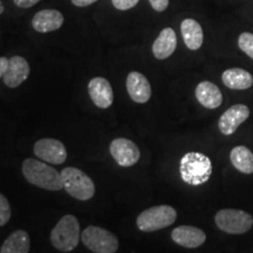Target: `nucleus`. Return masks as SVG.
<instances>
[{"label":"nucleus","mask_w":253,"mask_h":253,"mask_svg":"<svg viewBox=\"0 0 253 253\" xmlns=\"http://www.w3.org/2000/svg\"><path fill=\"white\" fill-rule=\"evenodd\" d=\"M23 175L31 184L43 190L59 191L63 188L61 172L34 158H27L24 161Z\"/></svg>","instance_id":"f257e3e1"},{"label":"nucleus","mask_w":253,"mask_h":253,"mask_svg":"<svg viewBox=\"0 0 253 253\" xmlns=\"http://www.w3.org/2000/svg\"><path fill=\"white\" fill-rule=\"evenodd\" d=\"M179 173L186 184L192 186L202 185L211 177L212 163L207 155L191 151L182 157Z\"/></svg>","instance_id":"f03ea898"},{"label":"nucleus","mask_w":253,"mask_h":253,"mask_svg":"<svg viewBox=\"0 0 253 253\" xmlns=\"http://www.w3.org/2000/svg\"><path fill=\"white\" fill-rule=\"evenodd\" d=\"M50 242L56 250L71 252L80 242V224L72 214H66L58 221L50 233Z\"/></svg>","instance_id":"7ed1b4c3"},{"label":"nucleus","mask_w":253,"mask_h":253,"mask_svg":"<svg viewBox=\"0 0 253 253\" xmlns=\"http://www.w3.org/2000/svg\"><path fill=\"white\" fill-rule=\"evenodd\" d=\"M177 212L170 205H157L144 210L138 214L136 224L143 232H154L172 225L176 221Z\"/></svg>","instance_id":"20e7f679"},{"label":"nucleus","mask_w":253,"mask_h":253,"mask_svg":"<svg viewBox=\"0 0 253 253\" xmlns=\"http://www.w3.org/2000/svg\"><path fill=\"white\" fill-rule=\"evenodd\" d=\"M63 189L68 192L72 197L79 201H88L95 194L94 182L84 171L77 168H65L61 171Z\"/></svg>","instance_id":"39448f33"},{"label":"nucleus","mask_w":253,"mask_h":253,"mask_svg":"<svg viewBox=\"0 0 253 253\" xmlns=\"http://www.w3.org/2000/svg\"><path fill=\"white\" fill-rule=\"evenodd\" d=\"M219 230L230 235H243L252 229L253 218L250 213L237 209H223L214 216Z\"/></svg>","instance_id":"423d86ee"},{"label":"nucleus","mask_w":253,"mask_h":253,"mask_svg":"<svg viewBox=\"0 0 253 253\" xmlns=\"http://www.w3.org/2000/svg\"><path fill=\"white\" fill-rule=\"evenodd\" d=\"M82 243L95 253H115L119 240L115 235L99 226H88L81 235Z\"/></svg>","instance_id":"0eeeda50"},{"label":"nucleus","mask_w":253,"mask_h":253,"mask_svg":"<svg viewBox=\"0 0 253 253\" xmlns=\"http://www.w3.org/2000/svg\"><path fill=\"white\" fill-rule=\"evenodd\" d=\"M34 154L43 162L62 164L67 160V150L62 142L54 138H42L34 144Z\"/></svg>","instance_id":"6e6552de"},{"label":"nucleus","mask_w":253,"mask_h":253,"mask_svg":"<svg viewBox=\"0 0 253 253\" xmlns=\"http://www.w3.org/2000/svg\"><path fill=\"white\" fill-rule=\"evenodd\" d=\"M110 154L121 167H132L140 160L141 153L134 142L126 138H116L110 143Z\"/></svg>","instance_id":"1a4fd4ad"},{"label":"nucleus","mask_w":253,"mask_h":253,"mask_svg":"<svg viewBox=\"0 0 253 253\" xmlns=\"http://www.w3.org/2000/svg\"><path fill=\"white\" fill-rule=\"evenodd\" d=\"M250 116V109L245 104H235L230 107L219 118L218 129L223 135H232L237 131L240 125H243Z\"/></svg>","instance_id":"9d476101"},{"label":"nucleus","mask_w":253,"mask_h":253,"mask_svg":"<svg viewBox=\"0 0 253 253\" xmlns=\"http://www.w3.org/2000/svg\"><path fill=\"white\" fill-rule=\"evenodd\" d=\"M171 238L177 245L186 249H197L207 240V235L203 230L196 226L182 225L172 230Z\"/></svg>","instance_id":"9b49d317"},{"label":"nucleus","mask_w":253,"mask_h":253,"mask_svg":"<svg viewBox=\"0 0 253 253\" xmlns=\"http://www.w3.org/2000/svg\"><path fill=\"white\" fill-rule=\"evenodd\" d=\"M126 90L136 103H147L151 97V86L148 79L138 72H131L126 78Z\"/></svg>","instance_id":"f8f14e48"},{"label":"nucleus","mask_w":253,"mask_h":253,"mask_svg":"<svg viewBox=\"0 0 253 253\" xmlns=\"http://www.w3.org/2000/svg\"><path fill=\"white\" fill-rule=\"evenodd\" d=\"M90 99L101 109L109 108L113 104L114 93L109 81L104 78H94L88 84Z\"/></svg>","instance_id":"ddd939ff"},{"label":"nucleus","mask_w":253,"mask_h":253,"mask_svg":"<svg viewBox=\"0 0 253 253\" xmlns=\"http://www.w3.org/2000/svg\"><path fill=\"white\" fill-rule=\"evenodd\" d=\"M30 65L23 56L15 55L9 59L7 71L4 74V84L9 88L20 86L30 75Z\"/></svg>","instance_id":"4468645a"},{"label":"nucleus","mask_w":253,"mask_h":253,"mask_svg":"<svg viewBox=\"0 0 253 253\" xmlns=\"http://www.w3.org/2000/svg\"><path fill=\"white\" fill-rule=\"evenodd\" d=\"M63 24V15L56 9H42L32 19V26L40 33L59 30Z\"/></svg>","instance_id":"2eb2a0df"},{"label":"nucleus","mask_w":253,"mask_h":253,"mask_svg":"<svg viewBox=\"0 0 253 253\" xmlns=\"http://www.w3.org/2000/svg\"><path fill=\"white\" fill-rule=\"evenodd\" d=\"M196 99L205 108L216 109L223 102V94L212 82L203 81L196 87Z\"/></svg>","instance_id":"dca6fc26"},{"label":"nucleus","mask_w":253,"mask_h":253,"mask_svg":"<svg viewBox=\"0 0 253 253\" xmlns=\"http://www.w3.org/2000/svg\"><path fill=\"white\" fill-rule=\"evenodd\" d=\"M177 46V37L172 28L167 27L162 30L160 36L153 43V54L158 60L168 59L175 52Z\"/></svg>","instance_id":"f3484780"},{"label":"nucleus","mask_w":253,"mask_h":253,"mask_svg":"<svg viewBox=\"0 0 253 253\" xmlns=\"http://www.w3.org/2000/svg\"><path fill=\"white\" fill-rule=\"evenodd\" d=\"M181 32L184 43L189 49L197 50L203 45V28L195 19H184L181 24Z\"/></svg>","instance_id":"a211bd4d"},{"label":"nucleus","mask_w":253,"mask_h":253,"mask_svg":"<svg viewBox=\"0 0 253 253\" xmlns=\"http://www.w3.org/2000/svg\"><path fill=\"white\" fill-rule=\"evenodd\" d=\"M221 81L230 89L244 90L252 87L253 77L243 68H230L223 73Z\"/></svg>","instance_id":"6ab92c4d"},{"label":"nucleus","mask_w":253,"mask_h":253,"mask_svg":"<svg viewBox=\"0 0 253 253\" xmlns=\"http://www.w3.org/2000/svg\"><path fill=\"white\" fill-rule=\"evenodd\" d=\"M31 239L26 231L17 230L11 233L1 246L0 253H28Z\"/></svg>","instance_id":"aec40b11"},{"label":"nucleus","mask_w":253,"mask_h":253,"mask_svg":"<svg viewBox=\"0 0 253 253\" xmlns=\"http://www.w3.org/2000/svg\"><path fill=\"white\" fill-rule=\"evenodd\" d=\"M230 161L238 171L246 175L253 173V154L244 145H237L231 150Z\"/></svg>","instance_id":"412c9836"},{"label":"nucleus","mask_w":253,"mask_h":253,"mask_svg":"<svg viewBox=\"0 0 253 253\" xmlns=\"http://www.w3.org/2000/svg\"><path fill=\"white\" fill-rule=\"evenodd\" d=\"M238 47L246 55L253 59V34L244 32L238 38Z\"/></svg>","instance_id":"4be33fe9"},{"label":"nucleus","mask_w":253,"mask_h":253,"mask_svg":"<svg viewBox=\"0 0 253 253\" xmlns=\"http://www.w3.org/2000/svg\"><path fill=\"white\" fill-rule=\"evenodd\" d=\"M11 218V207L7 198L0 194V226H4Z\"/></svg>","instance_id":"5701e85b"},{"label":"nucleus","mask_w":253,"mask_h":253,"mask_svg":"<svg viewBox=\"0 0 253 253\" xmlns=\"http://www.w3.org/2000/svg\"><path fill=\"white\" fill-rule=\"evenodd\" d=\"M138 1L140 0H112L114 7L120 11H126V9L135 7Z\"/></svg>","instance_id":"b1692460"},{"label":"nucleus","mask_w":253,"mask_h":253,"mask_svg":"<svg viewBox=\"0 0 253 253\" xmlns=\"http://www.w3.org/2000/svg\"><path fill=\"white\" fill-rule=\"evenodd\" d=\"M151 7L157 12L166 11L169 6V0H149Z\"/></svg>","instance_id":"393cba45"},{"label":"nucleus","mask_w":253,"mask_h":253,"mask_svg":"<svg viewBox=\"0 0 253 253\" xmlns=\"http://www.w3.org/2000/svg\"><path fill=\"white\" fill-rule=\"evenodd\" d=\"M14 4L20 8H28L34 6L38 2L41 1V0H13Z\"/></svg>","instance_id":"a878e982"},{"label":"nucleus","mask_w":253,"mask_h":253,"mask_svg":"<svg viewBox=\"0 0 253 253\" xmlns=\"http://www.w3.org/2000/svg\"><path fill=\"white\" fill-rule=\"evenodd\" d=\"M8 61H9V59L4 58V56H1V58H0V78L4 77L6 71H7Z\"/></svg>","instance_id":"bb28decb"},{"label":"nucleus","mask_w":253,"mask_h":253,"mask_svg":"<svg viewBox=\"0 0 253 253\" xmlns=\"http://www.w3.org/2000/svg\"><path fill=\"white\" fill-rule=\"evenodd\" d=\"M96 1L97 0H72L73 4L78 7H86V6H89Z\"/></svg>","instance_id":"cd10ccee"},{"label":"nucleus","mask_w":253,"mask_h":253,"mask_svg":"<svg viewBox=\"0 0 253 253\" xmlns=\"http://www.w3.org/2000/svg\"><path fill=\"white\" fill-rule=\"evenodd\" d=\"M2 12H4V5H2V2L0 1V14H1Z\"/></svg>","instance_id":"c85d7f7f"}]
</instances>
